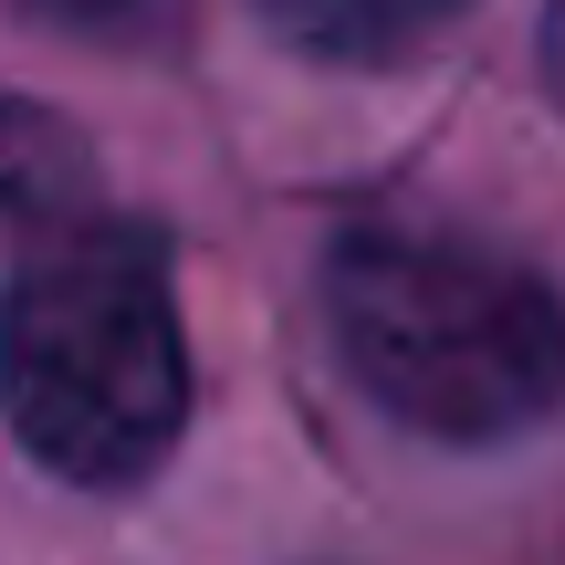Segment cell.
Returning <instances> with one entry per match:
<instances>
[{
	"mask_svg": "<svg viewBox=\"0 0 565 565\" xmlns=\"http://www.w3.org/2000/svg\"><path fill=\"white\" fill-rule=\"evenodd\" d=\"M42 21H63L74 42H105V53H147L189 21V0H32Z\"/></svg>",
	"mask_w": 565,
	"mask_h": 565,
	"instance_id": "5",
	"label": "cell"
},
{
	"mask_svg": "<svg viewBox=\"0 0 565 565\" xmlns=\"http://www.w3.org/2000/svg\"><path fill=\"white\" fill-rule=\"evenodd\" d=\"M95 200V158L84 137L32 95H0V221L21 231H74Z\"/></svg>",
	"mask_w": 565,
	"mask_h": 565,
	"instance_id": "4",
	"label": "cell"
},
{
	"mask_svg": "<svg viewBox=\"0 0 565 565\" xmlns=\"http://www.w3.org/2000/svg\"><path fill=\"white\" fill-rule=\"evenodd\" d=\"M461 11H471V0H263V21L294 42V53H315V63H356V74L429 53V42H440Z\"/></svg>",
	"mask_w": 565,
	"mask_h": 565,
	"instance_id": "3",
	"label": "cell"
},
{
	"mask_svg": "<svg viewBox=\"0 0 565 565\" xmlns=\"http://www.w3.org/2000/svg\"><path fill=\"white\" fill-rule=\"evenodd\" d=\"M0 419L53 482L137 492L189 429V345L147 221L42 231L0 282Z\"/></svg>",
	"mask_w": 565,
	"mask_h": 565,
	"instance_id": "1",
	"label": "cell"
},
{
	"mask_svg": "<svg viewBox=\"0 0 565 565\" xmlns=\"http://www.w3.org/2000/svg\"><path fill=\"white\" fill-rule=\"evenodd\" d=\"M545 84H555V105H565V0L545 11Z\"/></svg>",
	"mask_w": 565,
	"mask_h": 565,
	"instance_id": "6",
	"label": "cell"
},
{
	"mask_svg": "<svg viewBox=\"0 0 565 565\" xmlns=\"http://www.w3.org/2000/svg\"><path fill=\"white\" fill-rule=\"evenodd\" d=\"M324 324L366 398L419 440H513L565 408V294L461 231H345L324 252Z\"/></svg>",
	"mask_w": 565,
	"mask_h": 565,
	"instance_id": "2",
	"label": "cell"
}]
</instances>
